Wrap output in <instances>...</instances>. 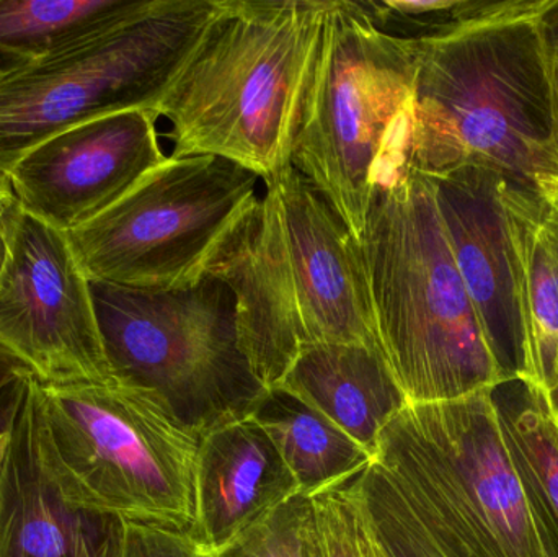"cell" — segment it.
I'll return each instance as SVG.
<instances>
[{
    "mask_svg": "<svg viewBox=\"0 0 558 557\" xmlns=\"http://www.w3.org/2000/svg\"><path fill=\"white\" fill-rule=\"evenodd\" d=\"M504 202L523 267L526 355L518 382L549 395L558 379V172L505 180Z\"/></svg>",
    "mask_w": 558,
    "mask_h": 557,
    "instance_id": "17",
    "label": "cell"
},
{
    "mask_svg": "<svg viewBox=\"0 0 558 557\" xmlns=\"http://www.w3.org/2000/svg\"><path fill=\"white\" fill-rule=\"evenodd\" d=\"M369 536V535H367ZM371 542V538H369ZM371 557H383L379 555V552H377L376 546L373 545V542H371Z\"/></svg>",
    "mask_w": 558,
    "mask_h": 557,
    "instance_id": "33",
    "label": "cell"
},
{
    "mask_svg": "<svg viewBox=\"0 0 558 557\" xmlns=\"http://www.w3.org/2000/svg\"><path fill=\"white\" fill-rule=\"evenodd\" d=\"M0 346L46 385L113 379L68 234L25 213L0 274Z\"/></svg>",
    "mask_w": 558,
    "mask_h": 557,
    "instance_id": "11",
    "label": "cell"
},
{
    "mask_svg": "<svg viewBox=\"0 0 558 557\" xmlns=\"http://www.w3.org/2000/svg\"><path fill=\"white\" fill-rule=\"evenodd\" d=\"M554 84H556V143L558 149V81L554 78Z\"/></svg>",
    "mask_w": 558,
    "mask_h": 557,
    "instance_id": "32",
    "label": "cell"
},
{
    "mask_svg": "<svg viewBox=\"0 0 558 557\" xmlns=\"http://www.w3.org/2000/svg\"><path fill=\"white\" fill-rule=\"evenodd\" d=\"M126 522L78 502L59 480L36 376L0 447V557H123Z\"/></svg>",
    "mask_w": 558,
    "mask_h": 557,
    "instance_id": "14",
    "label": "cell"
},
{
    "mask_svg": "<svg viewBox=\"0 0 558 557\" xmlns=\"http://www.w3.org/2000/svg\"><path fill=\"white\" fill-rule=\"evenodd\" d=\"M260 182L225 157L169 156L68 239L88 280L140 290L192 287L257 208Z\"/></svg>",
    "mask_w": 558,
    "mask_h": 557,
    "instance_id": "10",
    "label": "cell"
},
{
    "mask_svg": "<svg viewBox=\"0 0 558 557\" xmlns=\"http://www.w3.org/2000/svg\"><path fill=\"white\" fill-rule=\"evenodd\" d=\"M264 183L209 274L234 293L242 350L271 389L307 347L380 343L357 239L292 164Z\"/></svg>",
    "mask_w": 558,
    "mask_h": 557,
    "instance_id": "1",
    "label": "cell"
},
{
    "mask_svg": "<svg viewBox=\"0 0 558 557\" xmlns=\"http://www.w3.org/2000/svg\"><path fill=\"white\" fill-rule=\"evenodd\" d=\"M380 32L403 39L441 38L468 26L539 15L549 0H360Z\"/></svg>",
    "mask_w": 558,
    "mask_h": 557,
    "instance_id": "21",
    "label": "cell"
},
{
    "mask_svg": "<svg viewBox=\"0 0 558 557\" xmlns=\"http://www.w3.org/2000/svg\"><path fill=\"white\" fill-rule=\"evenodd\" d=\"M452 257L504 368L518 379L526 355L523 267L504 202L505 179L468 166L428 177Z\"/></svg>",
    "mask_w": 558,
    "mask_h": 557,
    "instance_id": "13",
    "label": "cell"
},
{
    "mask_svg": "<svg viewBox=\"0 0 558 557\" xmlns=\"http://www.w3.org/2000/svg\"><path fill=\"white\" fill-rule=\"evenodd\" d=\"M28 62L32 61L23 58V56L15 55V52L0 48V78L5 77L7 74L22 68V65L28 64Z\"/></svg>",
    "mask_w": 558,
    "mask_h": 557,
    "instance_id": "30",
    "label": "cell"
},
{
    "mask_svg": "<svg viewBox=\"0 0 558 557\" xmlns=\"http://www.w3.org/2000/svg\"><path fill=\"white\" fill-rule=\"evenodd\" d=\"M547 398H549L550 411H553L554 419H556L558 425V379L553 391L547 395Z\"/></svg>",
    "mask_w": 558,
    "mask_h": 557,
    "instance_id": "31",
    "label": "cell"
},
{
    "mask_svg": "<svg viewBox=\"0 0 558 557\" xmlns=\"http://www.w3.org/2000/svg\"><path fill=\"white\" fill-rule=\"evenodd\" d=\"M213 557H322L314 497L295 494Z\"/></svg>",
    "mask_w": 558,
    "mask_h": 557,
    "instance_id": "23",
    "label": "cell"
},
{
    "mask_svg": "<svg viewBox=\"0 0 558 557\" xmlns=\"http://www.w3.org/2000/svg\"><path fill=\"white\" fill-rule=\"evenodd\" d=\"M298 493L278 448L254 419L222 425L199 438L190 535L215 556Z\"/></svg>",
    "mask_w": 558,
    "mask_h": 557,
    "instance_id": "15",
    "label": "cell"
},
{
    "mask_svg": "<svg viewBox=\"0 0 558 557\" xmlns=\"http://www.w3.org/2000/svg\"><path fill=\"white\" fill-rule=\"evenodd\" d=\"M146 108L75 124L26 150L9 175L25 215L68 232L117 205L167 157Z\"/></svg>",
    "mask_w": 558,
    "mask_h": 557,
    "instance_id": "12",
    "label": "cell"
},
{
    "mask_svg": "<svg viewBox=\"0 0 558 557\" xmlns=\"http://www.w3.org/2000/svg\"><path fill=\"white\" fill-rule=\"evenodd\" d=\"M451 557H553L508 448L497 389L407 404L374 458Z\"/></svg>",
    "mask_w": 558,
    "mask_h": 557,
    "instance_id": "5",
    "label": "cell"
},
{
    "mask_svg": "<svg viewBox=\"0 0 558 557\" xmlns=\"http://www.w3.org/2000/svg\"><path fill=\"white\" fill-rule=\"evenodd\" d=\"M29 375H35V373L28 368V365L9 352L5 347L0 346V392L9 388L12 383Z\"/></svg>",
    "mask_w": 558,
    "mask_h": 557,
    "instance_id": "29",
    "label": "cell"
},
{
    "mask_svg": "<svg viewBox=\"0 0 558 557\" xmlns=\"http://www.w3.org/2000/svg\"><path fill=\"white\" fill-rule=\"evenodd\" d=\"M153 0H0V48L29 61L78 45Z\"/></svg>",
    "mask_w": 558,
    "mask_h": 557,
    "instance_id": "19",
    "label": "cell"
},
{
    "mask_svg": "<svg viewBox=\"0 0 558 557\" xmlns=\"http://www.w3.org/2000/svg\"><path fill=\"white\" fill-rule=\"evenodd\" d=\"M123 557H213L190 533L126 522Z\"/></svg>",
    "mask_w": 558,
    "mask_h": 557,
    "instance_id": "25",
    "label": "cell"
},
{
    "mask_svg": "<svg viewBox=\"0 0 558 557\" xmlns=\"http://www.w3.org/2000/svg\"><path fill=\"white\" fill-rule=\"evenodd\" d=\"M357 476L314 497L322 557H371L369 536L357 504Z\"/></svg>",
    "mask_w": 558,
    "mask_h": 557,
    "instance_id": "24",
    "label": "cell"
},
{
    "mask_svg": "<svg viewBox=\"0 0 558 557\" xmlns=\"http://www.w3.org/2000/svg\"><path fill=\"white\" fill-rule=\"evenodd\" d=\"M330 0H216L157 108L170 157L218 156L268 180L291 166Z\"/></svg>",
    "mask_w": 558,
    "mask_h": 557,
    "instance_id": "2",
    "label": "cell"
},
{
    "mask_svg": "<svg viewBox=\"0 0 558 557\" xmlns=\"http://www.w3.org/2000/svg\"><path fill=\"white\" fill-rule=\"evenodd\" d=\"M539 28L554 78L558 81V0H549L546 9L541 13Z\"/></svg>",
    "mask_w": 558,
    "mask_h": 557,
    "instance_id": "28",
    "label": "cell"
},
{
    "mask_svg": "<svg viewBox=\"0 0 558 557\" xmlns=\"http://www.w3.org/2000/svg\"><path fill=\"white\" fill-rule=\"evenodd\" d=\"M539 15L415 43L410 167L426 177L485 167L514 185L558 172L556 84Z\"/></svg>",
    "mask_w": 558,
    "mask_h": 557,
    "instance_id": "3",
    "label": "cell"
},
{
    "mask_svg": "<svg viewBox=\"0 0 558 557\" xmlns=\"http://www.w3.org/2000/svg\"><path fill=\"white\" fill-rule=\"evenodd\" d=\"M361 516L383 557H451L416 519L383 468L373 461L356 480Z\"/></svg>",
    "mask_w": 558,
    "mask_h": 557,
    "instance_id": "22",
    "label": "cell"
},
{
    "mask_svg": "<svg viewBox=\"0 0 558 557\" xmlns=\"http://www.w3.org/2000/svg\"><path fill=\"white\" fill-rule=\"evenodd\" d=\"M357 242L380 349L409 404L517 382L482 329L428 177L409 164L386 177Z\"/></svg>",
    "mask_w": 558,
    "mask_h": 557,
    "instance_id": "4",
    "label": "cell"
},
{
    "mask_svg": "<svg viewBox=\"0 0 558 557\" xmlns=\"http://www.w3.org/2000/svg\"><path fill=\"white\" fill-rule=\"evenodd\" d=\"M111 376L154 392L195 437L251 417L264 398L239 337L231 288L206 275L157 291L90 280Z\"/></svg>",
    "mask_w": 558,
    "mask_h": 557,
    "instance_id": "8",
    "label": "cell"
},
{
    "mask_svg": "<svg viewBox=\"0 0 558 557\" xmlns=\"http://www.w3.org/2000/svg\"><path fill=\"white\" fill-rule=\"evenodd\" d=\"M251 417L267 432L305 496L347 483L374 461L330 419L281 386L267 389Z\"/></svg>",
    "mask_w": 558,
    "mask_h": 557,
    "instance_id": "18",
    "label": "cell"
},
{
    "mask_svg": "<svg viewBox=\"0 0 558 557\" xmlns=\"http://www.w3.org/2000/svg\"><path fill=\"white\" fill-rule=\"evenodd\" d=\"M23 209L9 172L0 170V274L5 267Z\"/></svg>",
    "mask_w": 558,
    "mask_h": 557,
    "instance_id": "26",
    "label": "cell"
},
{
    "mask_svg": "<svg viewBox=\"0 0 558 557\" xmlns=\"http://www.w3.org/2000/svg\"><path fill=\"white\" fill-rule=\"evenodd\" d=\"M278 386L330 419L373 458L380 432L409 404L383 349L360 343L307 347Z\"/></svg>",
    "mask_w": 558,
    "mask_h": 557,
    "instance_id": "16",
    "label": "cell"
},
{
    "mask_svg": "<svg viewBox=\"0 0 558 557\" xmlns=\"http://www.w3.org/2000/svg\"><path fill=\"white\" fill-rule=\"evenodd\" d=\"M35 375L25 376L19 382L12 383L9 388L0 392V447L12 427L13 419L19 412L20 404L25 398L26 388H28L29 379Z\"/></svg>",
    "mask_w": 558,
    "mask_h": 557,
    "instance_id": "27",
    "label": "cell"
},
{
    "mask_svg": "<svg viewBox=\"0 0 558 557\" xmlns=\"http://www.w3.org/2000/svg\"><path fill=\"white\" fill-rule=\"evenodd\" d=\"M216 0H153L137 15L0 78V170L75 124L160 101Z\"/></svg>",
    "mask_w": 558,
    "mask_h": 557,
    "instance_id": "9",
    "label": "cell"
},
{
    "mask_svg": "<svg viewBox=\"0 0 558 557\" xmlns=\"http://www.w3.org/2000/svg\"><path fill=\"white\" fill-rule=\"evenodd\" d=\"M521 388L523 399L517 404L505 409L498 402L501 421L550 555L558 557V425L547 392L526 383Z\"/></svg>",
    "mask_w": 558,
    "mask_h": 557,
    "instance_id": "20",
    "label": "cell"
},
{
    "mask_svg": "<svg viewBox=\"0 0 558 557\" xmlns=\"http://www.w3.org/2000/svg\"><path fill=\"white\" fill-rule=\"evenodd\" d=\"M52 467L72 497L124 522L190 533L199 438L154 392L36 378Z\"/></svg>",
    "mask_w": 558,
    "mask_h": 557,
    "instance_id": "7",
    "label": "cell"
},
{
    "mask_svg": "<svg viewBox=\"0 0 558 557\" xmlns=\"http://www.w3.org/2000/svg\"><path fill=\"white\" fill-rule=\"evenodd\" d=\"M415 81V43L380 32L360 0H330L291 164L356 239L407 164Z\"/></svg>",
    "mask_w": 558,
    "mask_h": 557,
    "instance_id": "6",
    "label": "cell"
}]
</instances>
